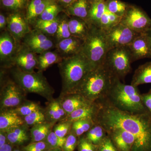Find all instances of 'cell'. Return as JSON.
<instances>
[{
    "label": "cell",
    "mask_w": 151,
    "mask_h": 151,
    "mask_svg": "<svg viewBox=\"0 0 151 151\" xmlns=\"http://www.w3.org/2000/svg\"><path fill=\"white\" fill-rule=\"evenodd\" d=\"M93 120L107 130L121 129L135 138L133 151H151V113L149 111L130 113L119 110L104 98L97 100Z\"/></svg>",
    "instance_id": "6da1fadb"
},
{
    "label": "cell",
    "mask_w": 151,
    "mask_h": 151,
    "mask_svg": "<svg viewBox=\"0 0 151 151\" xmlns=\"http://www.w3.org/2000/svg\"><path fill=\"white\" fill-rule=\"evenodd\" d=\"M116 77L103 64L90 70L70 93L80 94L90 103H95L106 96Z\"/></svg>",
    "instance_id": "7a4b0ae2"
},
{
    "label": "cell",
    "mask_w": 151,
    "mask_h": 151,
    "mask_svg": "<svg viewBox=\"0 0 151 151\" xmlns=\"http://www.w3.org/2000/svg\"><path fill=\"white\" fill-rule=\"evenodd\" d=\"M62 79V89L60 96L71 93L93 66L82 52L63 58L58 63Z\"/></svg>",
    "instance_id": "3957f363"
},
{
    "label": "cell",
    "mask_w": 151,
    "mask_h": 151,
    "mask_svg": "<svg viewBox=\"0 0 151 151\" xmlns=\"http://www.w3.org/2000/svg\"><path fill=\"white\" fill-rule=\"evenodd\" d=\"M104 98L119 110L129 113L149 111L143 104L142 94L137 87L123 84L118 77Z\"/></svg>",
    "instance_id": "277c9868"
},
{
    "label": "cell",
    "mask_w": 151,
    "mask_h": 151,
    "mask_svg": "<svg viewBox=\"0 0 151 151\" xmlns=\"http://www.w3.org/2000/svg\"><path fill=\"white\" fill-rule=\"evenodd\" d=\"M110 49L105 31L96 26L90 24L81 52L89 60L93 68L103 65Z\"/></svg>",
    "instance_id": "5b68a950"
},
{
    "label": "cell",
    "mask_w": 151,
    "mask_h": 151,
    "mask_svg": "<svg viewBox=\"0 0 151 151\" xmlns=\"http://www.w3.org/2000/svg\"><path fill=\"white\" fill-rule=\"evenodd\" d=\"M14 81L26 93L38 94L50 101L53 98L54 90L48 83L42 72H27L14 66L11 70Z\"/></svg>",
    "instance_id": "8992f818"
},
{
    "label": "cell",
    "mask_w": 151,
    "mask_h": 151,
    "mask_svg": "<svg viewBox=\"0 0 151 151\" xmlns=\"http://www.w3.org/2000/svg\"><path fill=\"white\" fill-rule=\"evenodd\" d=\"M132 55L127 46L111 49L107 53L104 65L116 77L123 78L131 70Z\"/></svg>",
    "instance_id": "52a82bcc"
},
{
    "label": "cell",
    "mask_w": 151,
    "mask_h": 151,
    "mask_svg": "<svg viewBox=\"0 0 151 151\" xmlns=\"http://www.w3.org/2000/svg\"><path fill=\"white\" fill-rule=\"evenodd\" d=\"M120 22L139 33H145L151 29L150 18L140 8L133 5H129Z\"/></svg>",
    "instance_id": "ba28073f"
},
{
    "label": "cell",
    "mask_w": 151,
    "mask_h": 151,
    "mask_svg": "<svg viewBox=\"0 0 151 151\" xmlns=\"http://www.w3.org/2000/svg\"><path fill=\"white\" fill-rule=\"evenodd\" d=\"M25 92L13 80H8L1 91V111L16 108L25 101Z\"/></svg>",
    "instance_id": "9c48e42d"
},
{
    "label": "cell",
    "mask_w": 151,
    "mask_h": 151,
    "mask_svg": "<svg viewBox=\"0 0 151 151\" xmlns=\"http://www.w3.org/2000/svg\"><path fill=\"white\" fill-rule=\"evenodd\" d=\"M104 31L111 49L127 46L141 34L121 22Z\"/></svg>",
    "instance_id": "30bf717a"
},
{
    "label": "cell",
    "mask_w": 151,
    "mask_h": 151,
    "mask_svg": "<svg viewBox=\"0 0 151 151\" xmlns=\"http://www.w3.org/2000/svg\"><path fill=\"white\" fill-rule=\"evenodd\" d=\"M22 41V43L36 54L48 51L54 46V42L50 38L35 29L31 30Z\"/></svg>",
    "instance_id": "8fae6325"
},
{
    "label": "cell",
    "mask_w": 151,
    "mask_h": 151,
    "mask_svg": "<svg viewBox=\"0 0 151 151\" xmlns=\"http://www.w3.org/2000/svg\"><path fill=\"white\" fill-rule=\"evenodd\" d=\"M20 43L17 42L7 30H4L1 33L0 36L1 64L8 67L12 66L13 60Z\"/></svg>",
    "instance_id": "7c38bea8"
},
{
    "label": "cell",
    "mask_w": 151,
    "mask_h": 151,
    "mask_svg": "<svg viewBox=\"0 0 151 151\" xmlns=\"http://www.w3.org/2000/svg\"><path fill=\"white\" fill-rule=\"evenodd\" d=\"M37 64L36 54L21 42L13 60L12 65L25 72H32L37 68Z\"/></svg>",
    "instance_id": "4fadbf2b"
},
{
    "label": "cell",
    "mask_w": 151,
    "mask_h": 151,
    "mask_svg": "<svg viewBox=\"0 0 151 151\" xmlns=\"http://www.w3.org/2000/svg\"><path fill=\"white\" fill-rule=\"evenodd\" d=\"M7 30L19 43L21 42L25 36L31 31L29 23L26 17L16 12L7 18Z\"/></svg>",
    "instance_id": "5bb4252c"
},
{
    "label": "cell",
    "mask_w": 151,
    "mask_h": 151,
    "mask_svg": "<svg viewBox=\"0 0 151 151\" xmlns=\"http://www.w3.org/2000/svg\"><path fill=\"white\" fill-rule=\"evenodd\" d=\"M132 55V60L151 58V41L146 33L141 34L127 45Z\"/></svg>",
    "instance_id": "9a60e30c"
},
{
    "label": "cell",
    "mask_w": 151,
    "mask_h": 151,
    "mask_svg": "<svg viewBox=\"0 0 151 151\" xmlns=\"http://www.w3.org/2000/svg\"><path fill=\"white\" fill-rule=\"evenodd\" d=\"M114 145L120 151H133L135 139L130 133L121 129L105 130Z\"/></svg>",
    "instance_id": "2e32d148"
},
{
    "label": "cell",
    "mask_w": 151,
    "mask_h": 151,
    "mask_svg": "<svg viewBox=\"0 0 151 151\" xmlns=\"http://www.w3.org/2000/svg\"><path fill=\"white\" fill-rule=\"evenodd\" d=\"M84 40L71 36L56 42V51L63 58L69 57L80 53Z\"/></svg>",
    "instance_id": "e0dca14e"
},
{
    "label": "cell",
    "mask_w": 151,
    "mask_h": 151,
    "mask_svg": "<svg viewBox=\"0 0 151 151\" xmlns=\"http://www.w3.org/2000/svg\"><path fill=\"white\" fill-rule=\"evenodd\" d=\"M58 98L66 116L78 108L93 103L87 101L80 94L76 93H68L59 96Z\"/></svg>",
    "instance_id": "ac0fdd59"
},
{
    "label": "cell",
    "mask_w": 151,
    "mask_h": 151,
    "mask_svg": "<svg viewBox=\"0 0 151 151\" xmlns=\"http://www.w3.org/2000/svg\"><path fill=\"white\" fill-rule=\"evenodd\" d=\"M24 124L23 118L12 109L1 111L0 131L7 132Z\"/></svg>",
    "instance_id": "d6986e66"
},
{
    "label": "cell",
    "mask_w": 151,
    "mask_h": 151,
    "mask_svg": "<svg viewBox=\"0 0 151 151\" xmlns=\"http://www.w3.org/2000/svg\"><path fill=\"white\" fill-rule=\"evenodd\" d=\"M47 121L49 123L55 124L60 122L66 117V114L60 104L59 98L53 99L49 101L45 109Z\"/></svg>",
    "instance_id": "ffe728a7"
},
{
    "label": "cell",
    "mask_w": 151,
    "mask_h": 151,
    "mask_svg": "<svg viewBox=\"0 0 151 151\" xmlns=\"http://www.w3.org/2000/svg\"><path fill=\"white\" fill-rule=\"evenodd\" d=\"M91 5L88 0H75L66 7V12L71 17L83 19L89 23L88 19Z\"/></svg>",
    "instance_id": "44dd1931"
},
{
    "label": "cell",
    "mask_w": 151,
    "mask_h": 151,
    "mask_svg": "<svg viewBox=\"0 0 151 151\" xmlns=\"http://www.w3.org/2000/svg\"><path fill=\"white\" fill-rule=\"evenodd\" d=\"M68 24L71 36L84 40L89 32L91 24L83 19L72 17L68 19Z\"/></svg>",
    "instance_id": "7402d4cb"
},
{
    "label": "cell",
    "mask_w": 151,
    "mask_h": 151,
    "mask_svg": "<svg viewBox=\"0 0 151 151\" xmlns=\"http://www.w3.org/2000/svg\"><path fill=\"white\" fill-rule=\"evenodd\" d=\"M97 103H94L78 108L68 115L61 122L70 121L73 122L80 119L91 118L93 119L97 110Z\"/></svg>",
    "instance_id": "603a6c76"
},
{
    "label": "cell",
    "mask_w": 151,
    "mask_h": 151,
    "mask_svg": "<svg viewBox=\"0 0 151 151\" xmlns=\"http://www.w3.org/2000/svg\"><path fill=\"white\" fill-rule=\"evenodd\" d=\"M25 124L9 130L6 132L8 142L11 145H19L27 142L30 138Z\"/></svg>",
    "instance_id": "cb8c5ba5"
},
{
    "label": "cell",
    "mask_w": 151,
    "mask_h": 151,
    "mask_svg": "<svg viewBox=\"0 0 151 151\" xmlns=\"http://www.w3.org/2000/svg\"><path fill=\"white\" fill-rule=\"evenodd\" d=\"M63 58L56 51L48 50L37 56L38 64L37 68L38 72H42L55 63H59Z\"/></svg>",
    "instance_id": "d4e9b609"
},
{
    "label": "cell",
    "mask_w": 151,
    "mask_h": 151,
    "mask_svg": "<svg viewBox=\"0 0 151 151\" xmlns=\"http://www.w3.org/2000/svg\"><path fill=\"white\" fill-rule=\"evenodd\" d=\"M151 83V62L140 65L135 70L131 85L137 86L141 84Z\"/></svg>",
    "instance_id": "484cf974"
},
{
    "label": "cell",
    "mask_w": 151,
    "mask_h": 151,
    "mask_svg": "<svg viewBox=\"0 0 151 151\" xmlns=\"http://www.w3.org/2000/svg\"><path fill=\"white\" fill-rule=\"evenodd\" d=\"M60 18L58 17L52 20H43L40 19H35L30 24H32L34 29L40 31L46 35H55L59 24Z\"/></svg>",
    "instance_id": "4316f807"
},
{
    "label": "cell",
    "mask_w": 151,
    "mask_h": 151,
    "mask_svg": "<svg viewBox=\"0 0 151 151\" xmlns=\"http://www.w3.org/2000/svg\"><path fill=\"white\" fill-rule=\"evenodd\" d=\"M55 125L47 122L37 124L32 127L30 130L31 142L45 141L50 132L53 129Z\"/></svg>",
    "instance_id": "83f0119b"
},
{
    "label": "cell",
    "mask_w": 151,
    "mask_h": 151,
    "mask_svg": "<svg viewBox=\"0 0 151 151\" xmlns=\"http://www.w3.org/2000/svg\"><path fill=\"white\" fill-rule=\"evenodd\" d=\"M107 10L105 2L95 3L91 5L89 11L88 22L99 27L101 19Z\"/></svg>",
    "instance_id": "f1b7e54d"
},
{
    "label": "cell",
    "mask_w": 151,
    "mask_h": 151,
    "mask_svg": "<svg viewBox=\"0 0 151 151\" xmlns=\"http://www.w3.org/2000/svg\"><path fill=\"white\" fill-rule=\"evenodd\" d=\"M95 124L93 119L91 118L77 120L72 122L71 131L79 137L89 131Z\"/></svg>",
    "instance_id": "f546056e"
},
{
    "label": "cell",
    "mask_w": 151,
    "mask_h": 151,
    "mask_svg": "<svg viewBox=\"0 0 151 151\" xmlns=\"http://www.w3.org/2000/svg\"><path fill=\"white\" fill-rule=\"evenodd\" d=\"M43 109L39 103L26 100L16 108L12 109L22 117L28 116L36 111Z\"/></svg>",
    "instance_id": "4dcf8cb0"
},
{
    "label": "cell",
    "mask_w": 151,
    "mask_h": 151,
    "mask_svg": "<svg viewBox=\"0 0 151 151\" xmlns=\"http://www.w3.org/2000/svg\"><path fill=\"white\" fill-rule=\"evenodd\" d=\"M105 4L109 12L120 17L124 16L129 5L120 0H107Z\"/></svg>",
    "instance_id": "1f68e13d"
},
{
    "label": "cell",
    "mask_w": 151,
    "mask_h": 151,
    "mask_svg": "<svg viewBox=\"0 0 151 151\" xmlns=\"http://www.w3.org/2000/svg\"><path fill=\"white\" fill-rule=\"evenodd\" d=\"M106 132L102 126L95 124L93 127L86 132V138L94 145L98 146L105 137Z\"/></svg>",
    "instance_id": "d6a6232c"
},
{
    "label": "cell",
    "mask_w": 151,
    "mask_h": 151,
    "mask_svg": "<svg viewBox=\"0 0 151 151\" xmlns=\"http://www.w3.org/2000/svg\"><path fill=\"white\" fill-rule=\"evenodd\" d=\"M22 118L24 120V124L28 127H32L37 124L47 122L44 108Z\"/></svg>",
    "instance_id": "836d02e7"
},
{
    "label": "cell",
    "mask_w": 151,
    "mask_h": 151,
    "mask_svg": "<svg viewBox=\"0 0 151 151\" xmlns=\"http://www.w3.org/2000/svg\"><path fill=\"white\" fill-rule=\"evenodd\" d=\"M68 19L69 18L67 17L60 18L59 24L55 35L57 42L72 36L69 30Z\"/></svg>",
    "instance_id": "e575fe53"
},
{
    "label": "cell",
    "mask_w": 151,
    "mask_h": 151,
    "mask_svg": "<svg viewBox=\"0 0 151 151\" xmlns=\"http://www.w3.org/2000/svg\"><path fill=\"white\" fill-rule=\"evenodd\" d=\"M121 19L122 17L111 13L107 9L101 19L99 27L106 30L120 23Z\"/></svg>",
    "instance_id": "d590c367"
},
{
    "label": "cell",
    "mask_w": 151,
    "mask_h": 151,
    "mask_svg": "<svg viewBox=\"0 0 151 151\" xmlns=\"http://www.w3.org/2000/svg\"><path fill=\"white\" fill-rule=\"evenodd\" d=\"M62 11L60 6L54 2L49 5L37 18L43 20H52L58 17V14Z\"/></svg>",
    "instance_id": "8d00e7d4"
},
{
    "label": "cell",
    "mask_w": 151,
    "mask_h": 151,
    "mask_svg": "<svg viewBox=\"0 0 151 151\" xmlns=\"http://www.w3.org/2000/svg\"><path fill=\"white\" fill-rule=\"evenodd\" d=\"M54 2H55V0H46L40 4L36 6L31 11L27 12L25 17L29 23H30L35 19H37L49 5Z\"/></svg>",
    "instance_id": "74e56055"
},
{
    "label": "cell",
    "mask_w": 151,
    "mask_h": 151,
    "mask_svg": "<svg viewBox=\"0 0 151 151\" xmlns=\"http://www.w3.org/2000/svg\"><path fill=\"white\" fill-rule=\"evenodd\" d=\"M66 137L63 138L60 137L52 130L47 135L45 141L47 144L49 149L58 148L62 149L66 140Z\"/></svg>",
    "instance_id": "f35d334b"
},
{
    "label": "cell",
    "mask_w": 151,
    "mask_h": 151,
    "mask_svg": "<svg viewBox=\"0 0 151 151\" xmlns=\"http://www.w3.org/2000/svg\"><path fill=\"white\" fill-rule=\"evenodd\" d=\"M72 125V122L70 121L59 122L54 125L52 130L60 137H65L70 133Z\"/></svg>",
    "instance_id": "ab89813d"
},
{
    "label": "cell",
    "mask_w": 151,
    "mask_h": 151,
    "mask_svg": "<svg viewBox=\"0 0 151 151\" xmlns=\"http://www.w3.org/2000/svg\"><path fill=\"white\" fill-rule=\"evenodd\" d=\"M27 1V0H1L4 7L15 12L23 9Z\"/></svg>",
    "instance_id": "60d3db41"
},
{
    "label": "cell",
    "mask_w": 151,
    "mask_h": 151,
    "mask_svg": "<svg viewBox=\"0 0 151 151\" xmlns=\"http://www.w3.org/2000/svg\"><path fill=\"white\" fill-rule=\"evenodd\" d=\"M77 137H78L70 131V133L66 136V140L62 148L63 151H74L78 145Z\"/></svg>",
    "instance_id": "b9f144b4"
},
{
    "label": "cell",
    "mask_w": 151,
    "mask_h": 151,
    "mask_svg": "<svg viewBox=\"0 0 151 151\" xmlns=\"http://www.w3.org/2000/svg\"><path fill=\"white\" fill-rule=\"evenodd\" d=\"M78 146V151H98V146L94 145L84 137L80 138Z\"/></svg>",
    "instance_id": "7bdbcfd3"
},
{
    "label": "cell",
    "mask_w": 151,
    "mask_h": 151,
    "mask_svg": "<svg viewBox=\"0 0 151 151\" xmlns=\"http://www.w3.org/2000/svg\"><path fill=\"white\" fill-rule=\"evenodd\" d=\"M98 151H117L111 138L105 137L98 145Z\"/></svg>",
    "instance_id": "ee69618b"
},
{
    "label": "cell",
    "mask_w": 151,
    "mask_h": 151,
    "mask_svg": "<svg viewBox=\"0 0 151 151\" xmlns=\"http://www.w3.org/2000/svg\"><path fill=\"white\" fill-rule=\"evenodd\" d=\"M143 104L151 113V90L148 93L142 94Z\"/></svg>",
    "instance_id": "f6af8a7d"
},
{
    "label": "cell",
    "mask_w": 151,
    "mask_h": 151,
    "mask_svg": "<svg viewBox=\"0 0 151 151\" xmlns=\"http://www.w3.org/2000/svg\"><path fill=\"white\" fill-rule=\"evenodd\" d=\"M8 143L6 132L0 131V147Z\"/></svg>",
    "instance_id": "bcb514c9"
},
{
    "label": "cell",
    "mask_w": 151,
    "mask_h": 151,
    "mask_svg": "<svg viewBox=\"0 0 151 151\" xmlns=\"http://www.w3.org/2000/svg\"><path fill=\"white\" fill-rule=\"evenodd\" d=\"M8 20L7 18L3 14L1 13L0 14V29H4L7 26Z\"/></svg>",
    "instance_id": "7dc6e473"
},
{
    "label": "cell",
    "mask_w": 151,
    "mask_h": 151,
    "mask_svg": "<svg viewBox=\"0 0 151 151\" xmlns=\"http://www.w3.org/2000/svg\"><path fill=\"white\" fill-rule=\"evenodd\" d=\"M13 145L10 143H7L0 147V151H13Z\"/></svg>",
    "instance_id": "c3c4849f"
},
{
    "label": "cell",
    "mask_w": 151,
    "mask_h": 151,
    "mask_svg": "<svg viewBox=\"0 0 151 151\" xmlns=\"http://www.w3.org/2000/svg\"><path fill=\"white\" fill-rule=\"evenodd\" d=\"M59 1L63 5L66 7L70 5L71 3L74 1L75 0H59Z\"/></svg>",
    "instance_id": "681fc988"
},
{
    "label": "cell",
    "mask_w": 151,
    "mask_h": 151,
    "mask_svg": "<svg viewBox=\"0 0 151 151\" xmlns=\"http://www.w3.org/2000/svg\"><path fill=\"white\" fill-rule=\"evenodd\" d=\"M22 150L24 151H44L41 150H37V149L32 148L28 147L27 146L24 147Z\"/></svg>",
    "instance_id": "f907efd6"
},
{
    "label": "cell",
    "mask_w": 151,
    "mask_h": 151,
    "mask_svg": "<svg viewBox=\"0 0 151 151\" xmlns=\"http://www.w3.org/2000/svg\"><path fill=\"white\" fill-rule=\"evenodd\" d=\"M91 4L93 3L102 2H105L107 0H88Z\"/></svg>",
    "instance_id": "816d5d0a"
},
{
    "label": "cell",
    "mask_w": 151,
    "mask_h": 151,
    "mask_svg": "<svg viewBox=\"0 0 151 151\" xmlns=\"http://www.w3.org/2000/svg\"><path fill=\"white\" fill-rule=\"evenodd\" d=\"M146 33L147 34V35L149 36V37H150V38L151 41V29L149 31H148L147 32H146Z\"/></svg>",
    "instance_id": "f5cc1de1"
},
{
    "label": "cell",
    "mask_w": 151,
    "mask_h": 151,
    "mask_svg": "<svg viewBox=\"0 0 151 151\" xmlns=\"http://www.w3.org/2000/svg\"><path fill=\"white\" fill-rule=\"evenodd\" d=\"M13 151H24L22 150H20L19 149H14Z\"/></svg>",
    "instance_id": "db71d44e"
},
{
    "label": "cell",
    "mask_w": 151,
    "mask_h": 151,
    "mask_svg": "<svg viewBox=\"0 0 151 151\" xmlns=\"http://www.w3.org/2000/svg\"><path fill=\"white\" fill-rule=\"evenodd\" d=\"M27 1H29V0H27Z\"/></svg>",
    "instance_id": "11a10c76"
}]
</instances>
